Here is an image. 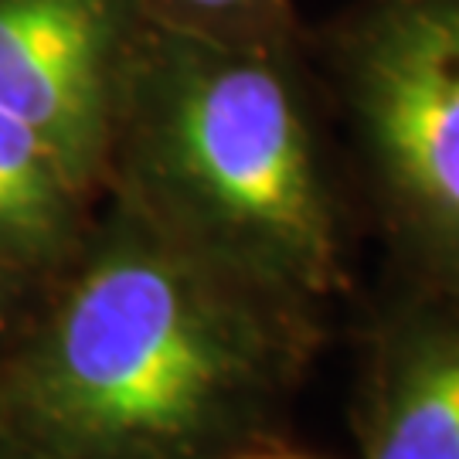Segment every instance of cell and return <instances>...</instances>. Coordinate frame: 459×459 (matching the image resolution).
Instances as JSON below:
<instances>
[{
	"label": "cell",
	"mask_w": 459,
	"mask_h": 459,
	"mask_svg": "<svg viewBox=\"0 0 459 459\" xmlns=\"http://www.w3.org/2000/svg\"><path fill=\"white\" fill-rule=\"evenodd\" d=\"M0 459H51V456H45V453L34 449V446L21 443L14 436H4V432H0Z\"/></svg>",
	"instance_id": "obj_9"
},
{
	"label": "cell",
	"mask_w": 459,
	"mask_h": 459,
	"mask_svg": "<svg viewBox=\"0 0 459 459\" xmlns=\"http://www.w3.org/2000/svg\"><path fill=\"white\" fill-rule=\"evenodd\" d=\"M316 310L102 195L0 341V432L51 459H238L286 415Z\"/></svg>",
	"instance_id": "obj_1"
},
{
	"label": "cell",
	"mask_w": 459,
	"mask_h": 459,
	"mask_svg": "<svg viewBox=\"0 0 459 459\" xmlns=\"http://www.w3.org/2000/svg\"><path fill=\"white\" fill-rule=\"evenodd\" d=\"M238 459H299V456H286V453H265V449H252V453H242Z\"/></svg>",
	"instance_id": "obj_10"
},
{
	"label": "cell",
	"mask_w": 459,
	"mask_h": 459,
	"mask_svg": "<svg viewBox=\"0 0 459 459\" xmlns=\"http://www.w3.org/2000/svg\"><path fill=\"white\" fill-rule=\"evenodd\" d=\"M38 290H41V282L0 265V341L21 324V316L28 313Z\"/></svg>",
	"instance_id": "obj_8"
},
{
	"label": "cell",
	"mask_w": 459,
	"mask_h": 459,
	"mask_svg": "<svg viewBox=\"0 0 459 459\" xmlns=\"http://www.w3.org/2000/svg\"><path fill=\"white\" fill-rule=\"evenodd\" d=\"M143 0H0V106L102 201Z\"/></svg>",
	"instance_id": "obj_4"
},
{
	"label": "cell",
	"mask_w": 459,
	"mask_h": 459,
	"mask_svg": "<svg viewBox=\"0 0 459 459\" xmlns=\"http://www.w3.org/2000/svg\"><path fill=\"white\" fill-rule=\"evenodd\" d=\"M330 136L307 38L242 45L147 11L116 109L106 195L316 310L347 282Z\"/></svg>",
	"instance_id": "obj_2"
},
{
	"label": "cell",
	"mask_w": 459,
	"mask_h": 459,
	"mask_svg": "<svg viewBox=\"0 0 459 459\" xmlns=\"http://www.w3.org/2000/svg\"><path fill=\"white\" fill-rule=\"evenodd\" d=\"M96 212L99 197L24 119L0 106V265L45 282L82 246Z\"/></svg>",
	"instance_id": "obj_6"
},
{
	"label": "cell",
	"mask_w": 459,
	"mask_h": 459,
	"mask_svg": "<svg viewBox=\"0 0 459 459\" xmlns=\"http://www.w3.org/2000/svg\"><path fill=\"white\" fill-rule=\"evenodd\" d=\"M364 361L361 456L459 459V296L409 279Z\"/></svg>",
	"instance_id": "obj_5"
},
{
	"label": "cell",
	"mask_w": 459,
	"mask_h": 459,
	"mask_svg": "<svg viewBox=\"0 0 459 459\" xmlns=\"http://www.w3.org/2000/svg\"><path fill=\"white\" fill-rule=\"evenodd\" d=\"M307 45L409 279L459 296V0H354Z\"/></svg>",
	"instance_id": "obj_3"
},
{
	"label": "cell",
	"mask_w": 459,
	"mask_h": 459,
	"mask_svg": "<svg viewBox=\"0 0 459 459\" xmlns=\"http://www.w3.org/2000/svg\"><path fill=\"white\" fill-rule=\"evenodd\" d=\"M150 14L187 31L242 45H299L307 28L296 0H143Z\"/></svg>",
	"instance_id": "obj_7"
}]
</instances>
